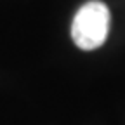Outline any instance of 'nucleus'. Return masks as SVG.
I'll list each match as a JSON object with an SVG mask.
<instances>
[{
	"instance_id": "nucleus-1",
	"label": "nucleus",
	"mask_w": 125,
	"mask_h": 125,
	"mask_svg": "<svg viewBox=\"0 0 125 125\" xmlns=\"http://www.w3.org/2000/svg\"><path fill=\"white\" fill-rule=\"evenodd\" d=\"M109 9L99 0L83 4L71 23V38L82 51H94L101 47L109 31Z\"/></svg>"
}]
</instances>
